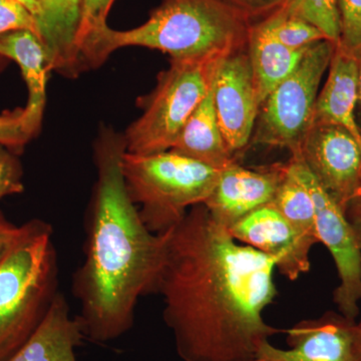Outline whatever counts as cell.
<instances>
[{
    "instance_id": "cell-1",
    "label": "cell",
    "mask_w": 361,
    "mask_h": 361,
    "mask_svg": "<svg viewBox=\"0 0 361 361\" xmlns=\"http://www.w3.org/2000/svg\"><path fill=\"white\" fill-rule=\"evenodd\" d=\"M272 259L241 245L203 204L167 233L155 293L183 361H252L281 330L263 318L274 302Z\"/></svg>"
},
{
    "instance_id": "cell-2",
    "label": "cell",
    "mask_w": 361,
    "mask_h": 361,
    "mask_svg": "<svg viewBox=\"0 0 361 361\" xmlns=\"http://www.w3.org/2000/svg\"><path fill=\"white\" fill-rule=\"evenodd\" d=\"M125 137L104 129L96 142L97 182L87 222L85 255L73 279L77 316L85 338L116 341L132 329L142 296L155 293L167 233L142 222L123 180Z\"/></svg>"
},
{
    "instance_id": "cell-3",
    "label": "cell",
    "mask_w": 361,
    "mask_h": 361,
    "mask_svg": "<svg viewBox=\"0 0 361 361\" xmlns=\"http://www.w3.org/2000/svg\"><path fill=\"white\" fill-rule=\"evenodd\" d=\"M253 23L224 0H163L133 30L106 25L80 49L82 68H97L116 49L142 47L171 59L224 58L247 49Z\"/></svg>"
},
{
    "instance_id": "cell-4",
    "label": "cell",
    "mask_w": 361,
    "mask_h": 361,
    "mask_svg": "<svg viewBox=\"0 0 361 361\" xmlns=\"http://www.w3.org/2000/svg\"><path fill=\"white\" fill-rule=\"evenodd\" d=\"M56 253L51 225L32 220L0 260V361L32 336L56 296Z\"/></svg>"
},
{
    "instance_id": "cell-5",
    "label": "cell",
    "mask_w": 361,
    "mask_h": 361,
    "mask_svg": "<svg viewBox=\"0 0 361 361\" xmlns=\"http://www.w3.org/2000/svg\"><path fill=\"white\" fill-rule=\"evenodd\" d=\"M126 188L149 231L163 234L184 219L192 207L205 203L222 170L175 152L123 154Z\"/></svg>"
},
{
    "instance_id": "cell-6",
    "label": "cell",
    "mask_w": 361,
    "mask_h": 361,
    "mask_svg": "<svg viewBox=\"0 0 361 361\" xmlns=\"http://www.w3.org/2000/svg\"><path fill=\"white\" fill-rule=\"evenodd\" d=\"M224 58L171 59L144 113L123 135L127 152L147 155L172 149L185 123L205 99Z\"/></svg>"
},
{
    "instance_id": "cell-7",
    "label": "cell",
    "mask_w": 361,
    "mask_h": 361,
    "mask_svg": "<svg viewBox=\"0 0 361 361\" xmlns=\"http://www.w3.org/2000/svg\"><path fill=\"white\" fill-rule=\"evenodd\" d=\"M336 44L311 45L299 65L261 104L252 142L296 154L314 118L320 85L329 71Z\"/></svg>"
},
{
    "instance_id": "cell-8",
    "label": "cell",
    "mask_w": 361,
    "mask_h": 361,
    "mask_svg": "<svg viewBox=\"0 0 361 361\" xmlns=\"http://www.w3.org/2000/svg\"><path fill=\"white\" fill-rule=\"evenodd\" d=\"M291 170L308 190L314 203L318 241L329 249L338 273L334 300L339 313L355 320L361 301V248L345 213L320 186L302 161L291 156Z\"/></svg>"
},
{
    "instance_id": "cell-9",
    "label": "cell",
    "mask_w": 361,
    "mask_h": 361,
    "mask_svg": "<svg viewBox=\"0 0 361 361\" xmlns=\"http://www.w3.org/2000/svg\"><path fill=\"white\" fill-rule=\"evenodd\" d=\"M294 157L300 159L326 193L345 210L361 192V146L348 130L313 123Z\"/></svg>"
},
{
    "instance_id": "cell-10",
    "label": "cell",
    "mask_w": 361,
    "mask_h": 361,
    "mask_svg": "<svg viewBox=\"0 0 361 361\" xmlns=\"http://www.w3.org/2000/svg\"><path fill=\"white\" fill-rule=\"evenodd\" d=\"M288 348L263 341L252 361H361L355 320L329 311L285 330Z\"/></svg>"
},
{
    "instance_id": "cell-11",
    "label": "cell",
    "mask_w": 361,
    "mask_h": 361,
    "mask_svg": "<svg viewBox=\"0 0 361 361\" xmlns=\"http://www.w3.org/2000/svg\"><path fill=\"white\" fill-rule=\"evenodd\" d=\"M213 99L226 144L238 159L250 144L260 110L247 49L222 59L214 80Z\"/></svg>"
},
{
    "instance_id": "cell-12",
    "label": "cell",
    "mask_w": 361,
    "mask_h": 361,
    "mask_svg": "<svg viewBox=\"0 0 361 361\" xmlns=\"http://www.w3.org/2000/svg\"><path fill=\"white\" fill-rule=\"evenodd\" d=\"M228 231L236 241L272 259L278 272L290 281L310 270V251L317 241L296 229L271 204L248 214Z\"/></svg>"
},
{
    "instance_id": "cell-13",
    "label": "cell",
    "mask_w": 361,
    "mask_h": 361,
    "mask_svg": "<svg viewBox=\"0 0 361 361\" xmlns=\"http://www.w3.org/2000/svg\"><path fill=\"white\" fill-rule=\"evenodd\" d=\"M287 163L246 168L239 163L223 169L203 204L216 222L229 229L248 214L269 205L286 175Z\"/></svg>"
},
{
    "instance_id": "cell-14",
    "label": "cell",
    "mask_w": 361,
    "mask_h": 361,
    "mask_svg": "<svg viewBox=\"0 0 361 361\" xmlns=\"http://www.w3.org/2000/svg\"><path fill=\"white\" fill-rule=\"evenodd\" d=\"M85 338L65 296L56 293L32 336L4 361H78L77 349Z\"/></svg>"
},
{
    "instance_id": "cell-15",
    "label": "cell",
    "mask_w": 361,
    "mask_h": 361,
    "mask_svg": "<svg viewBox=\"0 0 361 361\" xmlns=\"http://www.w3.org/2000/svg\"><path fill=\"white\" fill-rule=\"evenodd\" d=\"M357 80V56L336 45L329 75L316 101L313 123L338 126L361 146V130L355 114Z\"/></svg>"
},
{
    "instance_id": "cell-16",
    "label": "cell",
    "mask_w": 361,
    "mask_h": 361,
    "mask_svg": "<svg viewBox=\"0 0 361 361\" xmlns=\"http://www.w3.org/2000/svg\"><path fill=\"white\" fill-rule=\"evenodd\" d=\"M0 56L20 66L28 92L23 108L26 123L35 137L40 129L47 103V73L51 71L49 51L35 33L20 30L0 35Z\"/></svg>"
},
{
    "instance_id": "cell-17",
    "label": "cell",
    "mask_w": 361,
    "mask_h": 361,
    "mask_svg": "<svg viewBox=\"0 0 361 361\" xmlns=\"http://www.w3.org/2000/svg\"><path fill=\"white\" fill-rule=\"evenodd\" d=\"M40 7V39L51 59V68L68 77L84 70L77 47L82 0H37Z\"/></svg>"
},
{
    "instance_id": "cell-18",
    "label": "cell",
    "mask_w": 361,
    "mask_h": 361,
    "mask_svg": "<svg viewBox=\"0 0 361 361\" xmlns=\"http://www.w3.org/2000/svg\"><path fill=\"white\" fill-rule=\"evenodd\" d=\"M213 85L214 80L205 99L185 123L171 151L223 170L238 163V159L230 152L221 132L214 106Z\"/></svg>"
},
{
    "instance_id": "cell-19",
    "label": "cell",
    "mask_w": 361,
    "mask_h": 361,
    "mask_svg": "<svg viewBox=\"0 0 361 361\" xmlns=\"http://www.w3.org/2000/svg\"><path fill=\"white\" fill-rule=\"evenodd\" d=\"M307 49H288L277 42L260 23H253L247 52L260 106L271 92L295 70Z\"/></svg>"
},
{
    "instance_id": "cell-20",
    "label": "cell",
    "mask_w": 361,
    "mask_h": 361,
    "mask_svg": "<svg viewBox=\"0 0 361 361\" xmlns=\"http://www.w3.org/2000/svg\"><path fill=\"white\" fill-rule=\"evenodd\" d=\"M286 175L278 187L271 205L289 221L296 229L318 241L315 224V209L311 195L296 177L287 161Z\"/></svg>"
},
{
    "instance_id": "cell-21",
    "label": "cell",
    "mask_w": 361,
    "mask_h": 361,
    "mask_svg": "<svg viewBox=\"0 0 361 361\" xmlns=\"http://www.w3.org/2000/svg\"><path fill=\"white\" fill-rule=\"evenodd\" d=\"M259 23L277 42L294 51L307 49L311 45L327 39L316 26L302 18L285 13L281 9Z\"/></svg>"
},
{
    "instance_id": "cell-22",
    "label": "cell",
    "mask_w": 361,
    "mask_h": 361,
    "mask_svg": "<svg viewBox=\"0 0 361 361\" xmlns=\"http://www.w3.org/2000/svg\"><path fill=\"white\" fill-rule=\"evenodd\" d=\"M279 9L308 21L322 30L327 39L338 44L341 21L337 0H285Z\"/></svg>"
},
{
    "instance_id": "cell-23",
    "label": "cell",
    "mask_w": 361,
    "mask_h": 361,
    "mask_svg": "<svg viewBox=\"0 0 361 361\" xmlns=\"http://www.w3.org/2000/svg\"><path fill=\"white\" fill-rule=\"evenodd\" d=\"M341 39L338 47L358 56L361 54V0H337Z\"/></svg>"
},
{
    "instance_id": "cell-24",
    "label": "cell",
    "mask_w": 361,
    "mask_h": 361,
    "mask_svg": "<svg viewBox=\"0 0 361 361\" xmlns=\"http://www.w3.org/2000/svg\"><path fill=\"white\" fill-rule=\"evenodd\" d=\"M32 137L26 125L25 109L6 111L0 116V146L18 154Z\"/></svg>"
},
{
    "instance_id": "cell-25",
    "label": "cell",
    "mask_w": 361,
    "mask_h": 361,
    "mask_svg": "<svg viewBox=\"0 0 361 361\" xmlns=\"http://www.w3.org/2000/svg\"><path fill=\"white\" fill-rule=\"evenodd\" d=\"M27 30L40 39L37 16L18 0H0V35Z\"/></svg>"
},
{
    "instance_id": "cell-26",
    "label": "cell",
    "mask_w": 361,
    "mask_h": 361,
    "mask_svg": "<svg viewBox=\"0 0 361 361\" xmlns=\"http://www.w3.org/2000/svg\"><path fill=\"white\" fill-rule=\"evenodd\" d=\"M114 1L115 0H82L77 37V47L80 56V49L85 40L99 28L108 25L106 18Z\"/></svg>"
},
{
    "instance_id": "cell-27",
    "label": "cell",
    "mask_w": 361,
    "mask_h": 361,
    "mask_svg": "<svg viewBox=\"0 0 361 361\" xmlns=\"http://www.w3.org/2000/svg\"><path fill=\"white\" fill-rule=\"evenodd\" d=\"M16 154L0 146V199L23 193V173Z\"/></svg>"
},
{
    "instance_id": "cell-28",
    "label": "cell",
    "mask_w": 361,
    "mask_h": 361,
    "mask_svg": "<svg viewBox=\"0 0 361 361\" xmlns=\"http://www.w3.org/2000/svg\"><path fill=\"white\" fill-rule=\"evenodd\" d=\"M224 1L244 14L252 23H256L281 8L285 0H224Z\"/></svg>"
},
{
    "instance_id": "cell-29",
    "label": "cell",
    "mask_w": 361,
    "mask_h": 361,
    "mask_svg": "<svg viewBox=\"0 0 361 361\" xmlns=\"http://www.w3.org/2000/svg\"><path fill=\"white\" fill-rule=\"evenodd\" d=\"M20 229L21 226L13 224L0 212V260L18 238Z\"/></svg>"
},
{
    "instance_id": "cell-30",
    "label": "cell",
    "mask_w": 361,
    "mask_h": 361,
    "mask_svg": "<svg viewBox=\"0 0 361 361\" xmlns=\"http://www.w3.org/2000/svg\"><path fill=\"white\" fill-rule=\"evenodd\" d=\"M346 219L353 228L356 239L361 248V192L355 198L349 202L345 210Z\"/></svg>"
},
{
    "instance_id": "cell-31",
    "label": "cell",
    "mask_w": 361,
    "mask_h": 361,
    "mask_svg": "<svg viewBox=\"0 0 361 361\" xmlns=\"http://www.w3.org/2000/svg\"><path fill=\"white\" fill-rule=\"evenodd\" d=\"M358 61V80H357V104H356V120L361 116V54L357 56ZM361 130V121L358 122Z\"/></svg>"
},
{
    "instance_id": "cell-32",
    "label": "cell",
    "mask_w": 361,
    "mask_h": 361,
    "mask_svg": "<svg viewBox=\"0 0 361 361\" xmlns=\"http://www.w3.org/2000/svg\"><path fill=\"white\" fill-rule=\"evenodd\" d=\"M18 1L21 2L23 6L27 7V8L30 9L35 16H37V20H39L40 16V7L39 4H37V0H18Z\"/></svg>"
},
{
    "instance_id": "cell-33",
    "label": "cell",
    "mask_w": 361,
    "mask_h": 361,
    "mask_svg": "<svg viewBox=\"0 0 361 361\" xmlns=\"http://www.w3.org/2000/svg\"><path fill=\"white\" fill-rule=\"evenodd\" d=\"M356 327H357L358 341H360V348H361V320L358 323L356 322Z\"/></svg>"
},
{
    "instance_id": "cell-34",
    "label": "cell",
    "mask_w": 361,
    "mask_h": 361,
    "mask_svg": "<svg viewBox=\"0 0 361 361\" xmlns=\"http://www.w3.org/2000/svg\"><path fill=\"white\" fill-rule=\"evenodd\" d=\"M0 59H4V58H2V56H0Z\"/></svg>"
}]
</instances>
